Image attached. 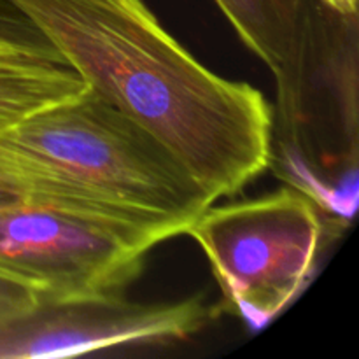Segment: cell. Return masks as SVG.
<instances>
[{
	"mask_svg": "<svg viewBox=\"0 0 359 359\" xmlns=\"http://www.w3.org/2000/svg\"><path fill=\"white\" fill-rule=\"evenodd\" d=\"M209 319L202 294L174 304H135L116 294L39 298L32 311L0 323V359L70 358L193 335Z\"/></svg>",
	"mask_w": 359,
	"mask_h": 359,
	"instance_id": "obj_6",
	"label": "cell"
},
{
	"mask_svg": "<svg viewBox=\"0 0 359 359\" xmlns=\"http://www.w3.org/2000/svg\"><path fill=\"white\" fill-rule=\"evenodd\" d=\"M323 2L328 4L330 7H333V9L339 11V13H358V0H323Z\"/></svg>",
	"mask_w": 359,
	"mask_h": 359,
	"instance_id": "obj_12",
	"label": "cell"
},
{
	"mask_svg": "<svg viewBox=\"0 0 359 359\" xmlns=\"http://www.w3.org/2000/svg\"><path fill=\"white\" fill-rule=\"evenodd\" d=\"M0 188L158 242L216 202L167 144L88 86L0 126Z\"/></svg>",
	"mask_w": 359,
	"mask_h": 359,
	"instance_id": "obj_2",
	"label": "cell"
},
{
	"mask_svg": "<svg viewBox=\"0 0 359 359\" xmlns=\"http://www.w3.org/2000/svg\"><path fill=\"white\" fill-rule=\"evenodd\" d=\"M86 90L83 77L65 63H32L0 79V126L30 112L76 97Z\"/></svg>",
	"mask_w": 359,
	"mask_h": 359,
	"instance_id": "obj_8",
	"label": "cell"
},
{
	"mask_svg": "<svg viewBox=\"0 0 359 359\" xmlns=\"http://www.w3.org/2000/svg\"><path fill=\"white\" fill-rule=\"evenodd\" d=\"M235 28L241 41L277 69L293 41L307 0H214Z\"/></svg>",
	"mask_w": 359,
	"mask_h": 359,
	"instance_id": "obj_7",
	"label": "cell"
},
{
	"mask_svg": "<svg viewBox=\"0 0 359 359\" xmlns=\"http://www.w3.org/2000/svg\"><path fill=\"white\" fill-rule=\"evenodd\" d=\"M209 259L228 309L251 330L300 294L330 235L318 207L294 188L209 205L186 230Z\"/></svg>",
	"mask_w": 359,
	"mask_h": 359,
	"instance_id": "obj_4",
	"label": "cell"
},
{
	"mask_svg": "<svg viewBox=\"0 0 359 359\" xmlns=\"http://www.w3.org/2000/svg\"><path fill=\"white\" fill-rule=\"evenodd\" d=\"M37 302V293L28 284L0 273V323L32 311Z\"/></svg>",
	"mask_w": 359,
	"mask_h": 359,
	"instance_id": "obj_10",
	"label": "cell"
},
{
	"mask_svg": "<svg viewBox=\"0 0 359 359\" xmlns=\"http://www.w3.org/2000/svg\"><path fill=\"white\" fill-rule=\"evenodd\" d=\"M0 53L65 63L49 39L11 0H0Z\"/></svg>",
	"mask_w": 359,
	"mask_h": 359,
	"instance_id": "obj_9",
	"label": "cell"
},
{
	"mask_svg": "<svg viewBox=\"0 0 359 359\" xmlns=\"http://www.w3.org/2000/svg\"><path fill=\"white\" fill-rule=\"evenodd\" d=\"M0 195H11V193H7L6 189H2V188H0Z\"/></svg>",
	"mask_w": 359,
	"mask_h": 359,
	"instance_id": "obj_13",
	"label": "cell"
},
{
	"mask_svg": "<svg viewBox=\"0 0 359 359\" xmlns=\"http://www.w3.org/2000/svg\"><path fill=\"white\" fill-rule=\"evenodd\" d=\"M358 13L307 0L272 70L269 168L318 207L330 233L344 230L358 207Z\"/></svg>",
	"mask_w": 359,
	"mask_h": 359,
	"instance_id": "obj_3",
	"label": "cell"
},
{
	"mask_svg": "<svg viewBox=\"0 0 359 359\" xmlns=\"http://www.w3.org/2000/svg\"><path fill=\"white\" fill-rule=\"evenodd\" d=\"M86 86L153 132L214 200L269 168L270 104L217 76L144 0H11Z\"/></svg>",
	"mask_w": 359,
	"mask_h": 359,
	"instance_id": "obj_1",
	"label": "cell"
},
{
	"mask_svg": "<svg viewBox=\"0 0 359 359\" xmlns=\"http://www.w3.org/2000/svg\"><path fill=\"white\" fill-rule=\"evenodd\" d=\"M156 244L100 217L0 198V273L28 284L39 298L123 293Z\"/></svg>",
	"mask_w": 359,
	"mask_h": 359,
	"instance_id": "obj_5",
	"label": "cell"
},
{
	"mask_svg": "<svg viewBox=\"0 0 359 359\" xmlns=\"http://www.w3.org/2000/svg\"><path fill=\"white\" fill-rule=\"evenodd\" d=\"M39 63V62H46V60H39L37 58H30V56H20V55H9V53H0V79L9 74L16 72V70L23 69V67L32 65V63Z\"/></svg>",
	"mask_w": 359,
	"mask_h": 359,
	"instance_id": "obj_11",
	"label": "cell"
}]
</instances>
